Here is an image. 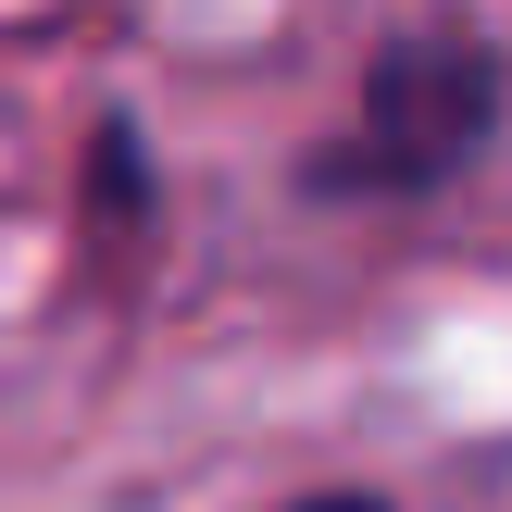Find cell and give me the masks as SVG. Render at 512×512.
<instances>
[{
	"label": "cell",
	"instance_id": "cell-1",
	"mask_svg": "<svg viewBox=\"0 0 512 512\" xmlns=\"http://www.w3.org/2000/svg\"><path fill=\"white\" fill-rule=\"evenodd\" d=\"M512 113V63L488 25H388L363 50L350 125L300 150V200H425L488 163Z\"/></svg>",
	"mask_w": 512,
	"mask_h": 512
},
{
	"label": "cell",
	"instance_id": "cell-2",
	"mask_svg": "<svg viewBox=\"0 0 512 512\" xmlns=\"http://www.w3.org/2000/svg\"><path fill=\"white\" fill-rule=\"evenodd\" d=\"M275 512H400L388 488H300V500H275Z\"/></svg>",
	"mask_w": 512,
	"mask_h": 512
}]
</instances>
